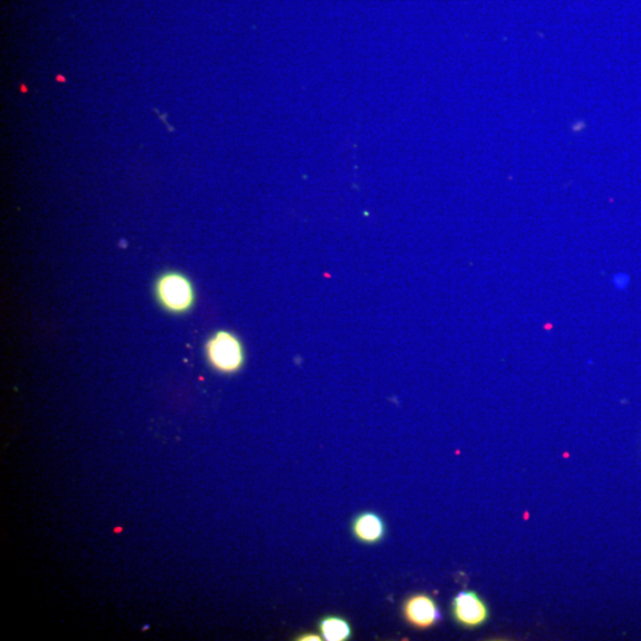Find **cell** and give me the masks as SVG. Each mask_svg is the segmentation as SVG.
Listing matches in <instances>:
<instances>
[{
  "mask_svg": "<svg viewBox=\"0 0 641 641\" xmlns=\"http://www.w3.org/2000/svg\"><path fill=\"white\" fill-rule=\"evenodd\" d=\"M206 356L212 367L222 373H234L243 367L245 352L242 341L233 333L220 330L208 340Z\"/></svg>",
  "mask_w": 641,
  "mask_h": 641,
  "instance_id": "obj_1",
  "label": "cell"
},
{
  "mask_svg": "<svg viewBox=\"0 0 641 641\" xmlns=\"http://www.w3.org/2000/svg\"><path fill=\"white\" fill-rule=\"evenodd\" d=\"M156 295L160 305L171 313H186L194 305V288L182 274H163L157 282Z\"/></svg>",
  "mask_w": 641,
  "mask_h": 641,
  "instance_id": "obj_2",
  "label": "cell"
},
{
  "mask_svg": "<svg viewBox=\"0 0 641 641\" xmlns=\"http://www.w3.org/2000/svg\"><path fill=\"white\" fill-rule=\"evenodd\" d=\"M453 615L465 627H479L489 619V608L474 592H461L454 597Z\"/></svg>",
  "mask_w": 641,
  "mask_h": 641,
  "instance_id": "obj_3",
  "label": "cell"
},
{
  "mask_svg": "<svg viewBox=\"0 0 641 641\" xmlns=\"http://www.w3.org/2000/svg\"><path fill=\"white\" fill-rule=\"evenodd\" d=\"M403 613L408 623L417 628H430L440 620L438 604L426 594H417L408 599Z\"/></svg>",
  "mask_w": 641,
  "mask_h": 641,
  "instance_id": "obj_4",
  "label": "cell"
},
{
  "mask_svg": "<svg viewBox=\"0 0 641 641\" xmlns=\"http://www.w3.org/2000/svg\"><path fill=\"white\" fill-rule=\"evenodd\" d=\"M387 532L385 522L379 514L364 512L359 514L353 522V533L357 541L366 544H376L383 540Z\"/></svg>",
  "mask_w": 641,
  "mask_h": 641,
  "instance_id": "obj_5",
  "label": "cell"
},
{
  "mask_svg": "<svg viewBox=\"0 0 641 641\" xmlns=\"http://www.w3.org/2000/svg\"><path fill=\"white\" fill-rule=\"evenodd\" d=\"M320 632L322 638L327 641H345L352 636L351 625L339 616H328L321 620Z\"/></svg>",
  "mask_w": 641,
  "mask_h": 641,
  "instance_id": "obj_6",
  "label": "cell"
},
{
  "mask_svg": "<svg viewBox=\"0 0 641 641\" xmlns=\"http://www.w3.org/2000/svg\"><path fill=\"white\" fill-rule=\"evenodd\" d=\"M584 129H585V124L584 123V121H581V120L577 121V123L575 125H573V128H572L573 131L576 132V133L584 131Z\"/></svg>",
  "mask_w": 641,
  "mask_h": 641,
  "instance_id": "obj_7",
  "label": "cell"
},
{
  "mask_svg": "<svg viewBox=\"0 0 641 641\" xmlns=\"http://www.w3.org/2000/svg\"><path fill=\"white\" fill-rule=\"evenodd\" d=\"M321 639H322V636H317V635H305V636H302L301 638H300V640H302V641H305V640H310V641L315 640V641H318V640H321Z\"/></svg>",
  "mask_w": 641,
  "mask_h": 641,
  "instance_id": "obj_8",
  "label": "cell"
},
{
  "mask_svg": "<svg viewBox=\"0 0 641 641\" xmlns=\"http://www.w3.org/2000/svg\"><path fill=\"white\" fill-rule=\"evenodd\" d=\"M57 80H60V81H61V80H62V81H65V78H63V77H58V78H57Z\"/></svg>",
  "mask_w": 641,
  "mask_h": 641,
  "instance_id": "obj_9",
  "label": "cell"
}]
</instances>
